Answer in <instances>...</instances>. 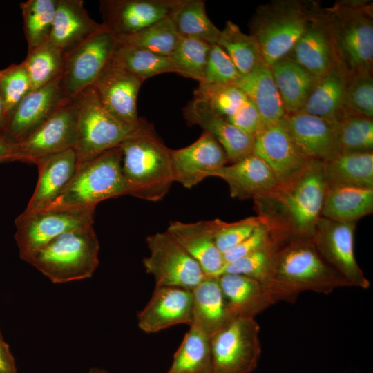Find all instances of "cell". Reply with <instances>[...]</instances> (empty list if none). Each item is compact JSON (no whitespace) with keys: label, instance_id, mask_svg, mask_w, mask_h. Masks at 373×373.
Wrapping results in <instances>:
<instances>
[{"label":"cell","instance_id":"6da1fadb","mask_svg":"<svg viewBox=\"0 0 373 373\" xmlns=\"http://www.w3.org/2000/svg\"><path fill=\"white\" fill-rule=\"evenodd\" d=\"M327 186L323 162L310 160L292 179L254 199L255 210L273 231L312 238L321 218Z\"/></svg>","mask_w":373,"mask_h":373},{"label":"cell","instance_id":"7a4b0ae2","mask_svg":"<svg viewBox=\"0 0 373 373\" xmlns=\"http://www.w3.org/2000/svg\"><path fill=\"white\" fill-rule=\"evenodd\" d=\"M274 235L271 271L263 284L273 303L294 302L305 291L327 294L352 287L324 260L312 238Z\"/></svg>","mask_w":373,"mask_h":373},{"label":"cell","instance_id":"3957f363","mask_svg":"<svg viewBox=\"0 0 373 373\" xmlns=\"http://www.w3.org/2000/svg\"><path fill=\"white\" fill-rule=\"evenodd\" d=\"M119 147L128 195L151 202L162 199L174 182L171 149L160 140L152 126L144 119Z\"/></svg>","mask_w":373,"mask_h":373},{"label":"cell","instance_id":"277c9868","mask_svg":"<svg viewBox=\"0 0 373 373\" xmlns=\"http://www.w3.org/2000/svg\"><path fill=\"white\" fill-rule=\"evenodd\" d=\"M320 9L318 3L305 0H275L257 8L249 23L251 35L269 66L291 53Z\"/></svg>","mask_w":373,"mask_h":373},{"label":"cell","instance_id":"5b68a950","mask_svg":"<svg viewBox=\"0 0 373 373\" xmlns=\"http://www.w3.org/2000/svg\"><path fill=\"white\" fill-rule=\"evenodd\" d=\"M324 9L332 26L341 66L347 75L372 73V3L341 1Z\"/></svg>","mask_w":373,"mask_h":373},{"label":"cell","instance_id":"8992f818","mask_svg":"<svg viewBox=\"0 0 373 373\" xmlns=\"http://www.w3.org/2000/svg\"><path fill=\"white\" fill-rule=\"evenodd\" d=\"M99 241L93 225L61 234L41 249L29 264L54 283L90 278L99 265Z\"/></svg>","mask_w":373,"mask_h":373},{"label":"cell","instance_id":"52a82bcc","mask_svg":"<svg viewBox=\"0 0 373 373\" xmlns=\"http://www.w3.org/2000/svg\"><path fill=\"white\" fill-rule=\"evenodd\" d=\"M125 195H128V186L122 172V151L117 146L79 165L50 207L95 208L103 200Z\"/></svg>","mask_w":373,"mask_h":373},{"label":"cell","instance_id":"ba28073f","mask_svg":"<svg viewBox=\"0 0 373 373\" xmlns=\"http://www.w3.org/2000/svg\"><path fill=\"white\" fill-rule=\"evenodd\" d=\"M77 137L74 150L78 166L97 155L119 146L140 128L113 115L101 103L92 86L74 97Z\"/></svg>","mask_w":373,"mask_h":373},{"label":"cell","instance_id":"9c48e42d","mask_svg":"<svg viewBox=\"0 0 373 373\" xmlns=\"http://www.w3.org/2000/svg\"><path fill=\"white\" fill-rule=\"evenodd\" d=\"M95 210L93 207H49L23 211L15 222L20 258L28 263L41 249L61 234L93 225Z\"/></svg>","mask_w":373,"mask_h":373},{"label":"cell","instance_id":"30bf717a","mask_svg":"<svg viewBox=\"0 0 373 373\" xmlns=\"http://www.w3.org/2000/svg\"><path fill=\"white\" fill-rule=\"evenodd\" d=\"M260 325L254 317L229 321L210 337L213 371L251 373L261 354Z\"/></svg>","mask_w":373,"mask_h":373},{"label":"cell","instance_id":"8fae6325","mask_svg":"<svg viewBox=\"0 0 373 373\" xmlns=\"http://www.w3.org/2000/svg\"><path fill=\"white\" fill-rule=\"evenodd\" d=\"M149 255L143 259L146 273L155 287H177L192 290L207 276L199 264L166 231L146 238Z\"/></svg>","mask_w":373,"mask_h":373},{"label":"cell","instance_id":"7c38bea8","mask_svg":"<svg viewBox=\"0 0 373 373\" xmlns=\"http://www.w3.org/2000/svg\"><path fill=\"white\" fill-rule=\"evenodd\" d=\"M117 44V39L104 28L65 53L62 84L66 97L74 98L93 84Z\"/></svg>","mask_w":373,"mask_h":373},{"label":"cell","instance_id":"4fadbf2b","mask_svg":"<svg viewBox=\"0 0 373 373\" xmlns=\"http://www.w3.org/2000/svg\"><path fill=\"white\" fill-rule=\"evenodd\" d=\"M356 222H338L321 217L312 238L324 260L352 287L370 286L354 254Z\"/></svg>","mask_w":373,"mask_h":373},{"label":"cell","instance_id":"5bb4252c","mask_svg":"<svg viewBox=\"0 0 373 373\" xmlns=\"http://www.w3.org/2000/svg\"><path fill=\"white\" fill-rule=\"evenodd\" d=\"M77 137L74 98L65 97L56 111L35 131L17 142L19 161L35 164L47 156L73 149Z\"/></svg>","mask_w":373,"mask_h":373},{"label":"cell","instance_id":"9a60e30c","mask_svg":"<svg viewBox=\"0 0 373 373\" xmlns=\"http://www.w3.org/2000/svg\"><path fill=\"white\" fill-rule=\"evenodd\" d=\"M254 154L269 166L278 184L292 179L310 161L303 156L295 144L284 117L263 126L255 135Z\"/></svg>","mask_w":373,"mask_h":373},{"label":"cell","instance_id":"2e32d148","mask_svg":"<svg viewBox=\"0 0 373 373\" xmlns=\"http://www.w3.org/2000/svg\"><path fill=\"white\" fill-rule=\"evenodd\" d=\"M171 157L174 182L187 189L197 185L229 163L222 147L206 131L190 145L171 149Z\"/></svg>","mask_w":373,"mask_h":373},{"label":"cell","instance_id":"e0dca14e","mask_svg":"<svg viewBox=\"0 0 373 373\" xmlns=\"http://www.w3.org/2000/svg\"><path fill=\"white\" fill-rule=\"evenodd\" d=\"M62 76L29 92L10 113L3 135L19 142L44 123L65 98Z\"/></svg>","mask_w":373,"mask_h":373},{"label":"cell","instance_id":"ac0fdd59","mask_svg":"<svg viewBox=\"0 0 373 373\" xmlns=\"http://www.w3.org/2000/svg\"><path fill=\"white\" fill-rule=\"evenodd\" d=\"M175 0L100 1L102 24L117 39L169 16Z\"/></svg>","mask_w":373,"mask_h":373},{"label":"cell","instance_id":"d6986e66","mask_svg":"<svg viewBox=\"0 0 373 373\" xmlns=\"http://www.w3.org/2000/svg\"><path fill=\"white\" fill-rule=\"evenodd\" d=\"M317 79L339 64L332 26L321 8L289 55Z\"/></svg>","mask_w":373,"mask_h":373},{"label":"cell","instance_id":"ffe728a7","mask_svg":"<svg viewBox=\"0 0 373 373\" xmlns=\"http://www.w3.org/2000/svg\"><path fill=\"white\" fill-rule=\"evenodd\" d=\"M284 120L307 160L325 162L341 153L336 123L301 111L286 114Z\"/></svg>","mask_w":373,"mask_h":373},{"label":"cell","instance_id":"44dd1931","mask_svg":"<svg viewBox=\"0 0 373 373\" xmlns=\"http://www.w3.org/2000/svg\"><path fill=\"white\" fill-rule=\"evenodd\" d=\"M143 82L111 59L92 86L113 115L124 122L137 124L142 119L137 115V99Z\"/></svg>","mask_w":373,"mask_h":373},{"label":"cell","instance_id":"7402d4cb","mask_svg":"<svg viewBox=\"0 0 373 373\" xmlns=\"http://www.w3.org/2000/svg\"><path fill=\"white\" fill-rule=\"evenodd\" d=\"M192 291L177 287H155L146 305L137 314L138 327L155 333L192 321Z\"/></svg>","mask_w":373,"mask_h":373},{"label":"cell","instance_id":"603a6c76","mask_svg":"<svg viewBox=\"0 0 373 373\" xmlns=\"http://www.w3.org/2000/svg\"><path fill=\"white\" fill-rule=\"evenodd\" d=\"M211 176L224 180L229 185L231 197L240 200L260 198L278 185L269 166L254 153L224 165Z\"/></svg>","mask_w":373,"mask_h":373},{"label":"cell","instance_id":"cb8c5ba5","mask_svg":"<svg viewBox=\"0 0 373 373\" xmlns=\"http://www.w3.org/2000/svg\"><path fill=\"white\" fill-rule=\"evenodd\" d=\"M35 164L38 180L25 211L49 207L66 188L78 167L73 149L44 157Z\"/></svg>","mask_w":373,"mask_h":373},{"label":"cell","instance_id":"d4e9b609","mask_svg":"<svg viewBox=\"0 0 373 373\" xmlns=\"http://www.w3.org/2000/svg\"><path fill=\"white\" fill-rule=\"evenodd\" d=\"M166 231L199 264L207 276H219L225 265L215 242L210 220L172 221Z\"/></svg>","mask_w":373,"mask_h":373},{"label":"cell","instance_id":"484cf974","mask_svg":"<svg viewBox=\"0 0 373 373\" xmlns=\"http://www.w3.org/2000/svg\"><path fill=\"white\" fill-rule=\"evenodd\" d=\"M188 124L198 125L211 134L224 149L229 163L254 153V137L245 133L198 102L193 99L184 109Z\"/></svg>","mask_w":373,"mask_h":373},{"label":"cell","instance_id":"4316f807","mask_svg":"<svg viewBox=\"0 0 373 373\" xmlns=\"http://www.w3.org/2000/svg\"><path fill=\"white\" fill-rule=\"evenodd\" d=\"M88 15L82 0H58L48 41L64 53L104 29Z\"/></svg>","mask_w":373,"mask_h":373},{"label":"cell","instance_id":"83f0119b","mask_svg":"<svg viewBox=\"0 0 373 373\" xmlns=\"http://www.w3.org/2000/svg\"><path fill=\"white\" fill-rule=\"evenodd\" d=\"M218 280L230 321L254 317L274 304L264 285L254 278L224 273Z\"/></svg>","mask_w":373,"mask_h":373},{"label":"cell","instance_id":"f1b7e54d","mask_svg":"<svg viewBox=\"0 0 373 373\" xmlns=\"http://www.w3.org/2000/svg\"><path fill=\"white\" fill-rule=\"evenodd\" d=\"M347 81V73L336 65L318 79L300 111L337 124L346 116Z\"/></svg>","mask_w":373,"mask_h":373},{"label":"cell","instance_id":"f546056e","mask_svg":"<svg viewBox=\"0 0 373 373\" xmlns=\"http://www.w3.org/2000/svg\"><path fill=\"white\" fill-rule=\"evenodd\" d=\"M234 85L257 108L263 126L276 122L286 115L270 66L265 62L251 72L241 75Z\"/></svg>","mask_w":373,"mask_h":373},{"label":"cell","instance_id":"4dcf8cb0","mask_svg":"<svg viewBox=\"0 0 373 373\" xmlns=\"http://www.w3.org/2000/svg\"><path fill=\"white\" fill-rule=\"evenodd\" d=\"M191 291L190 327L211 337L230 321L218 276H206Z\"/></svg>","mask_w":373,"mask_h":373},{"label":"cell","instance_id":"1f68e13d","mask_svg":"<svg viewBox=\"0 0 373 373\" xmlns=\"http://www.w3.org/2000/svg\"><path fill=\"white\" fill-rule=\"evenodd\" d=\"M286 114L301 111L318 79L289 55L270 66Z\"/></svg>","mask_w":373,"mask_h":373},{"label":"cell","instance_id":"d6a6232c","mask_svg":"<svg viewBox=\"0 0 373 373\" xmlns=\"http://www.w3.org/2000/svg\"><path fill=\"white\" fill-rule=\"evenodd\" d=\"M373 211V188L327 186L321 217L344 222H356Z\"/></svg>","mask_w":373,"mask_h":373},{"label":"cell","instance_id":"836d02e7","mask_svg":"<svg viewBox=\"0 0 373 373\" xmlns=\"http://www.w3.org/2000/svg\"><path fill=\"white\" fill-rule=\"evenodd\" d=\"M327 186L373 188V152L341 153L323 162Z\"/></svg>","mask_w":373,"mask_h":373},{"label":"cell","instance_id":"e575fe53","mask_svg":"<svg viewBox=\"0 0 373 373\" xmlns=\"http://www.w3.org/2000/svg\"><path fill=\"white\" fill-rule=\"evenodd\" d=\"M169 17L180 37L200 39L210 45L217 43L220 30L207 15L202 0H175Z\"/></svg>","mask_w":373,"mask_h":373},{"label":"cell","instance_id":"d590c367","mask_svg":"<svg viewBox=\"0 0 373 373\" xmlns=\"http://www.w3.org/2000/svg\"><path fill=\"white\" fill-rule=\"evenodd\" d=\"M216 44L228 55L241 75L251 72L265 62L256 39L242 32L231 21H227L220 30Z\"/></svg>","mask_w":373,"mask_h":373},{"label":"cell","instance_id":"8d00e7d4","mask_svg":"<svg viewBox=\"0 0 373 373\" xmlns=\"http://www.w3.org/2000/svg\"><path fill=\"white\" fill-rule=\"evenodd\" d=\"M213 370L210 337L190 327L166 373H209Z\"/></svg>","mask_w":373,"mask_h":373},{"label":"cell","instance_id":"74e56055","mask_svg":"<svg viewBox=\"0 0 373 373\" xmlns=\"http://www.w3.org/2000/svg\"><path fill=\"white\" fill-rule=\"evenodd\" d=\"M111 59L143 81L162 73H175L169 57L118 41Z\"/></svg>","mask_w":373,"mask_h":373},{"label":"cell","instance_id":"f35d334b","mask_svg":"<svg viewBox=\"0 0 373 373\" xmlns=\"http://www.w3.org/2000/svg\"><path fill=\"white\" fill-rule=\"evenodd\" d=\"M23 63L32 90L63 75L65 53L48 40L44 44L28 50Z\"/></svg>","mask_w":373,"mask_h":373},{"label":"cell","instance_id":"ab89813d","mask_svg":"<svg viewBox=\"0 0 373 373\" xmlns=\"http://www.w3.org/2000/svg\"><path fill=\"white\" fill-rule=\"evenodd\" d=\"M58 0H28L20 3L28 50L50 37Z\"/></svg>","mask_w":373,"mask_h":373},{"label":"cell","instance_id":"60d3db41","mask_svg":"<svg viewBox=\"0 0 373 373\" xmlns=\"http://www.w3.org/2000/svg\"><path fill=\"white\" fill-rule=\"evenodd\" d=\"M169 16L131 35L117 38L118 42L169 57L180 38Z\"/></svg>","mask_w":373,"mask_h":373},{"label":"cell","instance_id":"b9f144b4","mask_svg":"<svg viewBox=\"0 0 373 373\" xmlns=\"http://www.w3.org/2000/svg\"><path fill=\"white\" fill-rule=\"evenodd\" d=\"M211 46L198 39L180 37L169 56L175 73L202 82Z\"/></svg>","mask_w":373,"mask_h":373},{"label":"cell","instance_id":"7bdbcfd3","mask_svg":"<svg viewBox=\"0 0 373 373\" xmlns=\"http://www.w3.org/2000/svg\"><path fill=\"white\" fill-rule=\"evenodd\" d=\"M193 95L194 100L224 118L233 115L247 99L244 93L233 84L204 82L199 83Z\"/></svg>","mask_w":373,"mask_h":373},{"label":"cell","instance_id":"ee69618b","mask_svg":"<svg viewBox=\"0 0 373 373\" xmlns=\"http://www.w3.org/2000/svg\"><path fill=\"white\" fill-rule=\"evenodd\" d=\"M341 153L370 152L373 149V118L350 115L336 124Z\"/></svg>","mask_w":373,"mask_h":373},{"label":"cell","instance_id":"f6af8a7d","mask_svg":"<svg viewBox=\"0 0 373 373\" xmlns=\"http://www.w3.org/2000/svg\"><path fill=\"white\" fill-rule=\"evenodd\" d=\"M276 239L261 249L235 261L225 264L222 274H235L254 278L262 285L268 280L272 268Z\"/></svg>","mask_w":373,"mask_h":373},{"label":"cell","instance_id":"bcb514c9","mask_svg":"<svg viewBox=\"0 0 373 373\" xmlns=\"http://www.w3.org/2000/svg\"><path fill=\"white\" fill-rule=\"evenodd\" d=\"M345 109L347 115L373 118L372 73L347 75Z\"/></svg>","mask_w":373,"mask_h":373},{"label":"cell","instance_id":"7dc6e473","mask_svg":"<svg viewBox=\"0 0 373 373\" xmlns=\"http://www.w3.org/2000/svg\"><path fill=\"white\" fill-rule=\"evenodd\" d=\"M211 221L215 242L224 254L248 238L264 222L258 216L236 222H228L220 219Z\"/></svg>","mask_w":373,"mask_h":373},{"label":"cell","instance_id":"c3c4849f","mask_svg":"<svg viewBox=\"0 0 373 373\" xmlns=\"http://www.w3.org/2000/svg\"><path fill=\"white\" fill-rule=\"evenodd\" d=\"M30 91V81L23 61L0 70V96L8 115Z\"/></svg>","mask_w":373,"mask_h":373},{"label":"cell","instance_id":"681fc988","mask_svg":"<svg viewBox=\"0 0 373 373\" xmlns=\"http://www.w3.org/2000/svg\"><path fill=\"white\" fill-rule=\"evenodd\" d=\"M241 75L225 51L217 44L210 47L202 82L235 84Z\"/></svg>","mask_w":373,"mask_h":373},{"label":"cell","instance_id":"f907efd6","mask_svg":"<svg viewBox=\"0 0 373 373\" xmlns=\"http://www.w3.org/2000/svg\"><path fill=\"white\" fill-rule=\"evenodd\" d=\"M272 238V230L265 221L248 238L223 254L225 264L261 249L269 244Z\"/></svg>","mask_w":373,"mask_h":373},{"label":"cell","instance_id":"816d5d0a","mask_svg":"<svg viewBox=\"0 0 373 373\" xmlns=\"http://www.w3.org/2000/svg\"><path fill=\"white\" fill-rule=\"evenodd\" d=\"M225 119L238 128L254 137L263 126L259 111L248 98L233 115Z\"/></svg>","mask_w":373,"mask_h":373},{"label":"cell","instance_id":"f5cc1de1","mask_svg":"<svg viewBox=\"0 0 373 373\" xmlns=\"http://www.w3.org/2000/svg\"><path fill=\"white\" fill-rule=\"evenodd\" d=\"M0 373H17L15 358L0 332Z\"/></svg>","mask_w":373,"mask_h":373},{"label":"cell","instance_id":"db71d44e","mask_svg":"<svg viewBox=\"0 0 373 373\" xmlns=\"http://www.w3.org/2000/svg\"><path fill=\"white\" fill-rule=\"evenodd\" d=\"M19 161L17 142L4 135H0V162Z\"/></svg>","mask_w":373,"mask_h":373},{"label":"cell","instance_id":"11a10c76","mask_svg":"<svg viewBox=\"0 0 373 373\" xmlns=\"http://www.w3.org/2000/svg\"><path fill=\"white\" fill-rule=\"evenodd\" d=\"M8 115L6 112L3 102L0 96V135H3Z\"/></svg>","mask_w":373,"mask_h":373},{"label":"cell","instance_id":"9f6ffc18","mask_svg":"<svg viewBox=\"0 0 373 373\" xmlns=\"http://www.w3.org/2000/svg\"><path fill=\"white\" fill-rule=\"evenodd\" d=\"M87 373H107V371L104 369L94 367L91 368Z\"/></svg>","mask_w":373,"mask_h":373},{"label":"cell","instance_id":"6f0895ef","mask_svg":"<svg viewBox=\"0 0 373 373\" xmlns=\"http://www.w3.org/2000/svg\"><path fill=\"white\" fill-rule=\"evenodd\" d=\"M209 373H220V372H216V371H213V370L212 372H209Z\"/></svg>","mask_w":373,"mask_h":373}]
</instances>
